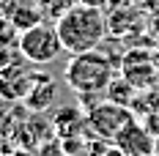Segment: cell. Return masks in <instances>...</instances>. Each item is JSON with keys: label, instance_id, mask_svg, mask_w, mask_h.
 <instances>
[{"label": "cell", "instance_id": "cell-1", "mask_svg": "<svg viewBox=\"0 0 159 156\" xmlns=\"http://www.w3.org/2000/svg\"><path fill=\"white\" fill-rule=\"evenodd\" d=\"M55 30L61 36V44L69 55H80L88 49H99V44L107 36V19L102 14L99 6L77 3L74 8H69L63 16L55 19Z\"/></svg>", "mask_w": 159, "mask_h": 156}, {"label": "cell", "instance_id": "cell-2", "mask_svg": "<svg viewBox=\"0 0 159 156\" xmlns=\"http://www.w3.org/2000/svg\"><path fill=\"white\" fill-rule=\"evenodd\" d=\"M66 85L74 93H104L115 79V66H112L110 55H104L102 49H88L71 55L66 63Z\"/></svg>", "mask_w": 159, "mask_h": 156}, {"label": "cell", "instance_id": "cell-3", "mask_svg": "<svg viewBox=\"0 0 159 156\" xmlns=\"http://www.w3.org/2000/svg\"><path fill=\"white\" fill-rule=\"evenodd\" d=\"M16 47L22 52V58L30 63H52L61 52H66L55 25H47V22H39L36 28L19 33Z\"/></svg>", "mask_w": 159, "mask_h": 156}, {"label": "cell", "instance_id": "cell-4", "mask_svg": "<svg viewBox=\"0 0 159 156\" xmlns=\"http://www.w3.org/2000/svg\"><path fill=\"white\" fill-rule=\"evenodd\" d=\"M132 121H134L132 107L115 104V101H99L93 109H88V129L93 131V137H102L107 142H112Z\"/></svg>", "mask_w": 159, "mask_h": 156}, {"label": "cell", "instance_id": "cell-5", "mask_svg": "<svg viewBox=\"0 0 159 156\" xmlns=\"http://www.w3.org/2000/svg\"><path fill=\"white\" fill-rule=\"evenodd\" d=\"M121 77L137 91H151L159 82V60L148 49H129L121 60Z\"/></svg>", "mask_w": 159, "mask_h": 156}, {"label": "cell", "instance_id": "cell-6", "mask_svg": "<svg viewBox=\"0 0 159 156\" xmlns=\"http://www.w3.org/2000/svg\"><path fill=\"white\" fill-rule=\"evenodd\" d=\"M112 145L124 156H154V151H157V137L134 118L132 123L124 126V131L112 140Z\"/></svg>", "mask_w": 159, "mask_h": 156}, {"label": "cell", "instance_id": "cell-7", "mask_svg": "<svg viewBox=\"0 0 159 156\" xmlns=\"http://www.w3.org/2000/svg\"><path fill=\"white\" fill-rule=\"evenodd\" d=\"M36 77L39 74H33L30 69L22 66L19 60L0 69V99H6V101H19L22 99L25 101V96L30 93Z\"/></svg>", "mask_w": 159, "mask_h": 156}, {"label": "cell", "instance_id": "cell-8", "mask_svg": "<svg viewBox=\"0 0 159 156\" xmlns=\"http://www.w3.org/2000/svg\"><path fill=\"white\" fill-rule=\"evenodd\" d=\"M55 91H58L55 79L49 77V74H39L36 82H33V88H30V93L25 96V107L30 109V112L47 109L52 104V99H55Z\"/></svg>", "mask_w": 159, "mask_h": 156}, {"label": "cell", "instance_id": "cell-9", "mask_svg": "<svg viewBox=\"0 0 159 156\" xmlns=\"http://www.w3.org/2000/svg\"><path fill=\"white\" fill-rule=\"evenodd\" d=\"M85 123H88V115H82L77 107H63V109H58V112H55V118H52L55 131H58L63 140L77 137L80 131L85 129Z\"/></svg>", "mask_w": 159, "mask_h": 156}, {"label": "cell", "instance_id": "cell-10", "mask_svg": "<svg viewBox=\"0 0 159 156\" xmlns=\"http://www.w3.org/2000/svg\"><path fill=\"white\" fill-rule=\"evenodd\" d=\"M140 93L137 88H132L124 77H115L110 82V88L104 91L107 96V101H115V104H124V107H132V101H134V96Z\"/></svg>", "mask_w": 159, "mask_h": 156}, {"label": "cell", "instance_id": "cell-11", "mask_svg": "<svg viewBox=\"0 0 159 156\" xmlns=\"http://www.w3.org/2000/svg\"><path fill=\"white\" fill-rule=\"evenodd\" d=\"M41 11L39 8H28V6H16L14 11L8 14V19H11V25H14L19 33H25V30H30V28H36L39 22H41Z\"/></svg>", "mask_w": 159, "mask_h": 156}, {"label": "cell", "instance_id": "cell-12", "mask_svg": "<svg viewBox=\"0 0 159 156\" xmlns=\"http://www.w3.org/2000/svg\"><path fill=\"white\" fill-rule=\"evenodd\" d=\"M77 3H82V0H39V11L47 16V19H58L69 8H74Z\"/></svg>", "mask_w": 159, "mask_h": 156}, {"label": "cell", "instance_id": "cell-13", "mask_svg": "<svg viewBox=\"0 0 159 156\" xmlns=\"http://www.w3.org/2000/svg\"><path fill=\"white\" fill-rule=\"evenodd\" d=\"M14 33H19V30L11 25V19H3V16H0V47H11V44H16L19 38H16Z\"/></svg>", "mask_w": 159, "mask_h": 156}, {"label": "cell", "instance_id": "cell-14", "mask_svg": "<svg viewBox=\"0 0 159 156\" xmlns=\"http://www.w3.org/2000/svg\"><path fill=\"white\" fill-rule=\"evenodd\" d=\"M154 156H159V137H157V151H154Z\"/></svg>", "mask_w": 159, "mask_h": 156}]
</instances>
